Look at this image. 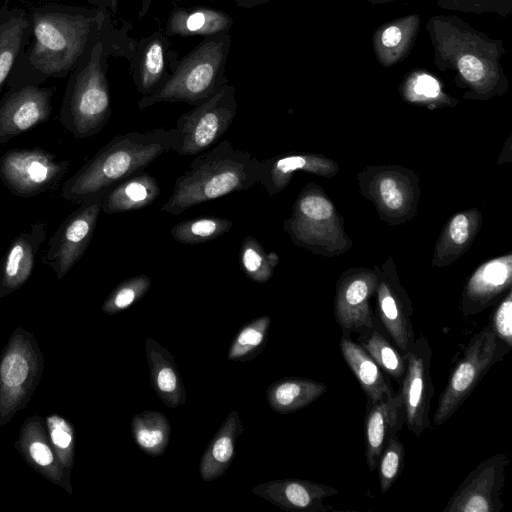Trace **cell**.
<instances>
[{"label":"cell","instance_id":"44dd1931","mask_svg":"<svg viewBox=\"0 0 512 512\" xmlns=\"http://www.w3.org/2000/svg\"><path fill=\"white\" fill-rule=\"evenodd\" d=\"M145 352L150 382L157 396L169 408L183 405L186 392L173 355L153 338L146 339Z\"/></svg>","mask_w":512,"mask_h":512},{"label":"cell","instance_id":"ffe728a7","mask_svg":"<svg viewBox=\"0 0 512 512\" xmlns=\"http://www.w3.org/2000/svg\"><path fill=\"white\" fill-rule=\"evenodd\" d=\"M378 314L396 348L406 354L415 341L412 307L402 290L388 283L377 285Z\"/></svg>","mask_w":512,"mask_h":512},{"label":"cell","instance_id":"d4e9b609","mask_svg":"<svg viewBox=\"0 0 512 512\" xmlns=\"http://www.w3.org/2000/svg\"><path fill=\"white\" fill-rule=\"evenodd\" d=\"M159 195L158 180L140 171L106 191L102 196L101 209L107 214L139 210L151 205Z\"/></svg>","mask_w":512,"mask_h":512},{"label":"cell","instance_id":"1f68e13d","mask_svg":"<svg viewBox=\"0 0 512 512\" xmlns=\"http://www.w3.org/2000/svg\"><path fill=\"white\" fill-rule=\"evenodd\" d=\"M233 225L228 218L202 216L176 223L170 229L174 240L187 245H195L214 240L227 233Z\"/></svg>","mask_w":512,"mask_h":512},{"label":"cell","instance_id":"277c9868","mask_svg":"<svg viewBox=\"0 0 512 512\" xmlns=\"http://www.w3.org/2000/svg\"><path fill=\"white\" fill-rule=\"evenodd\" d=\"M260 160L235 148L228 140L197 155L176 178L161 211L178 216L187 209L230 193L248 190L259 182Z\"/></svg>","mask_w":512,"mask_h":512},{"label":"cell","instance_id":"d590c367","mask_svg":"<svg viewBox=\"0 0 512 512\" xmlns=\"http://www.w3.org/2000/svg\"><path fill=\"white\" fill-rule=\"evenodd\" d=\"M151 278L139 274L120 282L106 297L101 309L105 314L115 315L141 300L151 287Z\"/></svg>","mask_w":512,"mask_h":512},{"label":"cell","instance_id":"8992f818","mask_svg":"<svg viewBox=\"0 0 512 512\" xmlns=\"http://www.w3.org/2000/svg\"><path fill=\"white\" fill-rule=\"evenodd\" d=\"M44 370V355L34 334L16 327L0 353V427L26 409Z\"/></svg>","mask_w":512,"mask_h":512},{"label":"cell","instance_id":"5b68a950","mask_svg":"<svg viewBox=\"0 0 512 512\" xmlns=\"http://www.w3.org/2000/svg\"><path fill=\"white\" fill-rule=\"evenodd\" d=\"M231 47L229 32L204 37L178 60L170 79L154 93L141 96L138 108L143 110L161 102H185L195 106L229 83L226 64Z\"/></svg>","mask_w":512,"mask_h":512},{"label":"cell","instance_id":"f6af8a7d","mask_svg":"<svg viewBox=\"0 0 512 512\" xmlns=\"http://www.w3.org/2000/svg\"><path fill=\"white\" fill-rule=\"evenodd\" d=\"M226 1H231L238 7L250 9V8H254V7L263 5L270 0H226Z\"/></svg>","mask_w":512,"mask_h":512},{"label":"cell","instance_id":"b9f144b4","mask_svg":"<svg viewBox=\"0 0 512 512\" xmlns=\"http://www.w3.org/2000/svg\"><path fill=\"white\" fill-rule=\"evenodd\" d=\"M414 91L418 95H422L427 98H434L438 96L440 92V86L437 80H435L433 77L427 74H421L416 79Z\"/></svg>","mask_w":512,"mask_h":512},{"label":"cell","instance_id":"d6986e66","mask_svg":"<svg viewBox=\"0 0 512 512\" xmlns=\"http://www.w3.org/2000/svg\"><path fill=\"white\" fill-rule=\"evenodd\" d=\"M404 410L400 392L375 404L366 405L365 457L368 469H377L388 439L402 429Z\"/></svg>","mask_w":512,"mask_h":512},{"label":"cell","instance_id":"ab89813d","mask_svg":"<svg viewBox=\"0 0 512 512\" xmlns=\"http://www.w3.org/2000/svg\"><path fill=\"white\" fill-rule=\"evenodd\" d=\"M379 196L383 204L390 210L398 211L404 205V193L399 183L391 177L380 181Z\"/></svg>","mask_w":512,"mask_h":512},{"label":"cell","instance_id":"cb8c5ba5","mask_svg":"<svg viewBox=\"0 0 512 512\" xmlns=\"http://www.w3.org/2000/svg\"><path fill=\"white\" fill-rule=\"evenodd\" d=\"M340 350L367 397L366 405L375 404L394 395L395 392L386 373L359 343L342 337Z\"/></svg>","mask_w":512,"mask_h":512},{"label":"cell","instance_id":"8d00e7d4","mask_svg":"<svg viewBox=\"0 0 512 512\" xmlns=\"http://www.w3.org/2000/svg\"><path fill=\"white\" fill-rule=\"evenodd\" d=\"M404 445L398 434L392 435L379 458L378 476L381 493H386L400 476L404 466Z\"/></svg>","mask_w":512,"mask_h":512},{"label":"cell","instance_id":"7c38bea8","mask_svg":"<svg viewBox=\"0 0 512 512\" xmlns=\"http://www.w3.org/2000/svg\"><path fill=\"white\" fill-rule=\"evenodd\" d=\"M509 459L500 453L480 462L461 482L443 512H500Z\"/></svg>","mask_w":512,"mask_h":512},{"label":"cell","instance_id":"f1b7e54d","mask_svg":"<svg viewBox=\"0 0 512 512\" xmlns=\"http://www.w3.org/2000/svg\"><path fill=\"white\" fill-rule=\"evenodd\" d=\"M318 172L323 170L320 158L309 154L289 153L260 160V184L273 196L282 191L296 171Z\"/></svg>","mask_w":512,"mask_h":512},{"label":"cell","instance_id":"4dcf8cb0","mask_svg":"<svg viewBox=\"0 0 512 512\" xmlns=\"http://www.w3.org/2000/svg\"><path fill=\"white\" fill-rule=\"evenodd\" d=\"M358 343L379 367L400 385L406 370L405 355L390 343L376 327L359 335Z\"/></svg>","mask_w":512,"mask_h":512},{"label":"cell","instance_id":"484cf974","mask_svg":"<svg viewBox=\"0 0 512 512\" xmlns=\"http://www.w3.org/2000/svg\"><path fill=\"white\" fill-rule=\"evenodd\" d=\"M510 264L491 262L482 267L469 281L462 300L465 317L475 315L491 305L510 285Z\"/></svg>","mask_w":512,"mask_h":512},{"label":"cell","instance_id":"4316f807","mask_svg":"<svg viewBox=\"0 0 512 512\" xmlns=\"http://www.w3.org/2000/svg\"><path fill=\"white\" fill-rule=\"evenodd\" d=\"M243 430L239 413L231 411L202 455L199 470L204 481L215 480L228 470L235 455L236 440Z\"/></svg>","mask_w":512,"mask_h":512},{"label":"cell","instance_id":"7a4b0ae2","mask_svg":"<svg viewBox=\"0 0 512 512\" xmlns=\"http://www.w3.org/2000/svg\"><path fill=\"white\" fill-rule=\"evenodd\" d=\"M131 28L129 22L117 28L108 12L92 49L69 74L59 121L77 139L99 133L110 119L108 61L110 57L130 61L137 45V40L128 34Z\"/></svg>","mask_w":512,"mask_h":512},{"label":"cell","instance_id":"e575fe53","mask_svg":"<svg viewBox=\"0 0 512 512\" xmlns=\"http://www.w3.org/2000/svg\"><path fill=\"white\" fill-rule=\"evenodd\" d=\"M43 419L47 437L61 466L69 475H72L76 444L73 423L58 413L47 414Z\"/></svg>","mask_w":512,"mask_h":512},{"label":"cell","instance_id":"f546056e","mask_svg":"<svg viewBox=\"0 0 512 512\" xmlns=\"http://www.w3.org/2000/svg\"><path fill=\"white\" fill-rule=\"evenodd\" d=\"M131 431L135 442L146 454L156 457L164 454L169 443L171 426L158 411H144L134 415Z\"/></svg>","mask_w":512,"mask_h":512},{"label":"cell","instance_id":"603a6c76","mask_svg":"<svg viewBox=\"0 0 512 512\" xmlns=\"http://www.w3.org/2000/svg\"><path fill=\"white\" fill-rule=\"evenodd\" d=\"M29 12L21 7H0V91L29 42Z\"/></svg>","mask_w":512,"mask_h":512},{"label":"cell","instance_id":"5bb4252c","mask_svg":"<svg viewBox=\"0 0 512 512\" xmlns=\"http://www.w3.org/2000/svg\"><path fill=\"white\" fill-rule=\"evenodd\" d=\"M179 57L168 36L156 30L137 40L130 59V75L137 91L147 96L157 91L172 76Z\"/></svg>","mask_w":512,"mask_h":512},{"label":"cell","instance_id":"6da1fadb","mask_svg":"<svg viewBox=\"0 0 512 512\" xmlns=\"http://www.w3.org/2000/svg\"><path fill=\"white\" fill-rule=\"evenodd\" d=\"M107 9L49 3L30 12L31 34L7 87L42 85L69 75L92 49Z\"/></svg>","mask_w":512,"mask_h":512},{"label":"cell","instance_id":"9a60e30c","mask_svg":"<svg viewBox=\"0 0 512 512\" xmlns=\"http://www.w3.org/2000/svg\"><path fill=\"white\" fill-rule=\"evenodd\" d=\"M14 447L24 461L46 480L74 494L71 475L61 466L47 437L44 419L37 414L25 418Z\"/></svg>","mask_w":512,"mask_h":512},{"label":"cell","instance_id":"7402d4cb","mask_svg":"<svg viewBox=\"0 0 512 512\" xmlns=\"http://www.w3.org/2000/svg\"><path fill=\"white\" fill-rule=\"evenodd\" d=\"M232 25V17L217 8L208 6L177 7L170 12L164 33L168 37H209L229 32Z\"/></svg>","mask_w":512,"mask_h":512},{"label":"cell","instance_id":"ee69618b","mask_svg":"<svg viewBox=\"0 0 512 512\" xmlns=\"http://www.w3.org/2000/svg\"><path fill=\"white\" fill-rule=\"evenodd\" d=\"M84 2H87L92 7L100 8V9H107L112 14L116 13L119 6L120 0H81Z\"/></svg>","mask_w":512,"mask_h":512},{"label":"cell","instance_id":"74e56055","mask_svg":"<svg viewBox=\"0 0 512 512\" xmlns=\"http://www.w3.org/2000/svg\"><path fill=\"white\" fill-rule=\"evenodd\" d=\"M490 326L497 337L512 349V293L510 290L494 311Z\"/></svg>","mask_w":512,"mask_h":512},{"label":"cell","instance_id":"30bf717a","mask_svg":"<svg viewBox=\"0 0 512 512\" xmlns=\"http://www.w3.org/2000/svg\"><path fill=\"white\" fill-rule=\"evenodd\" d=\"M102 196L79 203V207L62 221L51 236L42 262L53 270L58 279L68 274L88 248L102 211Z\"/></svg>","mask_w":512,"mask_h":512},{"label":"cell","instance_id":"3957f363","mask_svg":"<svg viewBox=\"0 0 512 512\" xmlns=\"http://www.w3.org/2000/svg\"><path fill=\"white\" fill-rule=\"evenodd\" d=\"M174 140V128L116 135L64 183L62 198L79 204L103 195L120 181L144 171L161 155L173 151Z\"/></svg>","mask_w":512,"mask_h":512},{"label":"cell","instance_id":"7bdbcfd3","mask_svg":"<svg viewBox=\"0 0 512 512\" xmlns=\"http://www.w3.org/2000/svg\"><path fill=\"white\" fill-rule=\"evenodd\" d=\"M401 30L396 26H390L382 34V43L386 47H395L400 43Z\"/></svg>","mask_w":512,"mask_h":512},{"label":"cell","instance_id":"52a82bcc","mask_svg":"<svg viewBox=\"0 0 512 512\" xmlns=\"http://www.w3.org/2000/svg\"><path fill=\"white\" fill-rule=\"evenodd\" d=\"M511 348L497 337L490 324L474 334L455 365L439 397L433 424L447 421L467 400L482 378Z\"/></svg>","mask_w":512,"mask_h":512},{"label":"cell","instance_id":"f35d334b","mask_svg":"<svg viewBox=\"0 0 512 512\" xmlns=\"http://www.w3.org/2000/svg\"><path fill=\"white\" fill-rule=\"evenodd\" d=\"M474 224L466 213H459L452 218L446 232V243L456 250L462 249L472 238Z\"/></svg>","mask_w":512,"mask_h":512},{"label":"cell","instance_id":"2e32d148","mask_svg":"<svg viewBox=\"0 0 512 512\" xmlns=\"http://www.w3.org/2000/svg\"><path fill=\"white\" fill-rule=\"evenodd\" d=\"M377 288L376 279L367 274L345 279L335 297L334 315L342 330V337L352 333L362 335L375 327L370 308V297Z\"/></svg>","mask_w":512,"mask_h":512},{"label":"cell","instance_id":"ba28073f","mask_svg":"<svg viewBox=\"0 0 512 512\" xmlns=\"http://www.w3.org/2000/svg\"><path fill=\"white\" fill-rule=\"evenodd\" d=\"M237 114L236 88L227 83L176 121L173 151L197 156L219 142Z\"/></svg>","mask_w":512,"mask_h":512},{"label":"cell","instance_id":"60d3db41","mask_svg":"<svg viewBox=\"0 0 512 512\" xmlns=\"http://www.w3.org/2000/svg\"><path fill=\"white\" fill-rule=\"evenodd\" d=\"M458 68L462 76L470 82H478L485 75L482 62L472 55L462 56L458 61Z\"/></svg>","mask_w":512,"mask_h":512},{"label":"cell","instance_id":"d6a6232c","mask_svg":"<svg viewBox=\"0 0 512 512\" xmlns=\"http://www.w3.org/2000/svg\"><path fill=\"white\" fill-rule=\"evenodd\" d=\"M271 324V317L263 315L243 325L235 334L228 350L232 361H250L263 351Z\"/></svg>","mask_w":512,"mask_h":512},{"label":"cell","instance_id":"ac0fdd59","mask_svg":"<svg viewBox=\"0 0 512 512\" xmlns=\"http://www.w3.org/2000/svg\"><path fill=\"white\" fill-rule=\"evenodd\" d=\"M252 492L272 504L297 512H324V499L338 494V490L325 484L303 479L271 480L255 486Z\"/></svg>","mask_w":512,"mask_h":512},{"label":"cell","instance_id":"83f0119b","mask_svg":"<svg viewBox=\"0 0 512 512\" xmlns=\"http://www.w3.org/2000/svg\"><path fill=\"white\" fill-rule=\"evenodd\" d=\"M327 390L324 383L306 378H283L270 384L266 396L270 408L289 414L308 406Z\"/></svg>","mask_w":512,"mask_h":512},{"label":"cell","instance_id":"9c48e42d","mask_svg":"<svg viewBox=\"0 0 512 512\" xmlns=\"http://www.w3.org/2000/svg\"><path fill=\"white\" fill-rule=\"evenodd\" d=\"M69 166L40 147L15 148L0 156V179L13 195L29 198L56 188Z\"/></svg>","mask_w":512,"mask_h":512},{"label":"cell","instance_id":"4fadbf2b","mask_svg":"<svg viewBox=\"0 0 512 512\" xmlns=\"http://www.w3.org/2000/svg\"><path fill=\"white\" fill-rule=\"evenodd\" d=\"M53 93L41 85L7 87L0 100V145L46 122L52 113Z\"/></svg>","mask_w":512,"mask_h":512},{"label":"cell","instance_id":"8fae6325","mask_svg":"<svg viewBox=\"0 0 512 512\" xmlns=\"http://www.w3.org/2000/svg\"><path fill=\"white\" fill-rule=\"evenodd\" d=\"M406 370L399 390L407 429L421 436L430 428L429 410L434 395L430 374L432 349L427 338L421 335L405 354Z\"/></svg>","mask_w":512,"mask_h":512},{"label":"cell","instance_id":"836d02e7","mask_svg":"<svg viewBox=\"0 0 512 512\" xmlns=\"http://www.w3.org/2000/svg\"><path fill=\"white\" fill-rule=\"evenodd\" d=\"M239 260L242 271L250 280L265 283L272 277L279 256L273 251L267 252L254 236L248 235L241 243Z\"/></svg>","mask_w":512,"mask_h":512},{"label":"cell","instance_id":"e0dca14e","mask_svg":"<svg viewBox=\"0 0 512 512\" xmlns=\"http://www.w3.org/2000/svg\"><path fill=\"white\" fill-rule=\"evenodd\" d=\"M46 237V224L35 223L10 242L0 259V300L20 289L31 277Z\"/></svg>","mask_w":512,"mask_h":512}]
</instances>
